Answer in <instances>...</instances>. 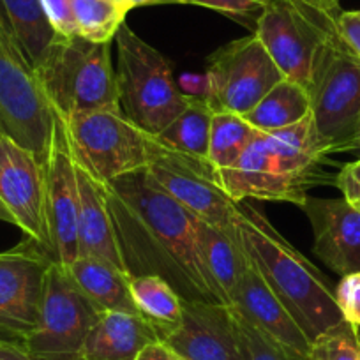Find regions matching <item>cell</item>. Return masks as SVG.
Wrapping results in <instances>:
<instances>
[{"label":"cell","mask_w":360,"mask_h":360,"mask_svg":"<svg viewBox=\"0 0 360 360\" xmlns=\"http://www.w3.org/2000/svg\"><path fill=\"white\" fill-rule=\"evenodd\" d=\"M106 200L131 278L159 276L184 300L223 304L200 258L196 216L166 195L145 169L108 182Z\"/></svg>","instance_id":"obj_1"},{"label":"cell","mask_w":360,"mask_h":360,"mask_svg":"<svg viewBox=\"0 0 360 360\" xmlns=\"http://www.w3.org/2000/svg\"><path fill=\"white\" fill-rule=\"evenodd\" d=\"M237 226L255 269L311 342L341 323L342 314L328 279L256 207L240 202Z\"/></svg>","instance_id":"obj_2"},{"label":"cell","mask_w":360,"mask_h":360,"mask_svg":"<svg viewBox=\"0 0 360 360\" xmlns=\"http://www.w3.org/2000/svg\"><path fill=\"white\" fill-rule=\"evenodd\" d=\"M110 46L112 43H94L82 36H57L36 68L44 98L55 113L69 117L120 106Z\"/></svg>","instance_id":"obj_3"},{"label":"cell","mask_w":360,"mask_h":360,"mask_svg":"<svg viewBox=\"0 0 360 360\" xmlns=\"http://www.w3.org/2000/svg\"><path fill=\"white\" fill-rule=\"evenodd\" d=\"M120 108L148 134H159L191 101L173 78L168 58L145 43L126 23L115 34Z\"/></svg>","instance_id":"obj_4"},{"label":"cell","mask_w":360,"mask_h":360,"mask_svg":"<svg viewBox=\"0 0 360 360\" xmlns=\"http://www.w3.org/2000/svg\"><path fill=\"white\" fill-rule=\"evenodd\" d=\"M335 11L309 0H270L252 34L283 76L309 89L321 51L338 36Z\"/></svg>","instance_id":"obj_5"},{"label":"cell","mask_w":360,"mask_h":360,"mask_svg":"<svg viewBox=\"0 0 360 360\" xmlns=\"http://www.w3.org/2000/svg\"><path fill=\"white\" fill-rule=\"evenodd\" d=\"M307 94L325 155L355 152L360 129V62L339 36L321 51Z\"/></svg>","instance_id":"obj_6"},{"label":"cell","mask_w":360,"mask_h":360,"mask_svg":"<svg viewBox=\"0 0 360 360\" xmlns=\"http://www.w3.org/2000/svg\"><path fill=\"white\" fill-rule=\"evenodd\" d=\"M76 165L108 184L147 165V134L120 106L62 117Z\"/></svg>","instance_id":"obj_7"},{"label":"cell","mask_w":360,"mask_h":360,"mask_svg":"<svg viewBox=\"0 0 360 360\" xmlns=\"http://www.w3.org/2000/svg\"><path fill=\"white\" fill-rule=\"evenodd\" d=\"M145 172L193 216L228 231H237L240 202L224 191L219 173L207 159L195 158L147 134Z\"/></svg>","instance_id":"obj_8"},{"label":"cell","mask_w":360,"mask_h":360,"mask_svg":"<svg viewBox=\"0 0 360 360\" xmlns=\"http://www.w3.org/2000/svg\"><path fill=\"white\" fill-rule=\"evenodd\" d=\"M0 133L46 162L53 133V110L36 71L0 18Z\"/></svg>","instance_id":"obj_9"},{"label":"cell","mask_w":360,"mask_h":360,"mask_svg":"<svg viewBox=\"0 0 360 360\" xmlns=\"http://www.w3.org/2000/svg\"><path fill=\"white\" fill-rule=\"evenodd\" d=\"M101 311L69 278L65 266L51 262L44 281L36 328L23 339L32 360H78L90 328Z\"/></svg>","instance_id":"obj_10"},{"label":"cell","mask_w":360,"mask_h":360,"mask_svg":"<svg viewBox=\"0 0 360 360\" xmlns=\"http://www.w3.org/2000/svg\"><path fill=\"white\" fill-rule=\"evenodd\" d=\"M283 78L262 41L251 34L214 51L207 64L202 98L214 112L244 117Z\"/></svg>","instance_id":"obj_11"},{"label":"cell","mask_w":360,"mask_h":360,"mask_svg":"<svg viewBox=\"0 0 360 360\" xmlns=\"http://www.w3.org/2000/svg\"><path fill=\"white\" fill-rule=\"evenodd\" d=\"M51 256L25 237L0 252V338L23 342L36 328Z\"/></svg>","instance_id":"obj_12"},{"label":"cell","mask_w":360,"mask_h":360,"mask_svg":"<svg viewBox=\"0 0 360 360\" xmlns=\"http://www.w3.org/2000/svg\"><path fill=\"white\" fill-rule=\"evenodd\" d=\"M46 173V226L50 256L68 266L78 258V179L64 120L53 112L51 145L44 162Z\"/></svg>","instance_id":"obj_13"},{"label":"cell","mask_w":360,"mask_h":360,"mask_svg":"<svg viewBox=\"0 0 360 360\" xmlns=\"http://www.w3.org/2000/svg\"><path fill=\"white\" fill-rule=\"evenodd\" d=\"M0 200L15 217V226L50 255L46 226L44 162L29 148L0 133Z\"/></svg>","instance_id":"obj_14"},{"label":"cell","mask_w":360,"mask_h":360,"mask_svg":"<svg viewBox=\"0 0 360 360\" xmlns=\"http://www.w3.org/2000/svg\"><path fill=\"white\" fill-rule=\"evenodd\" d=\"M224 191L235 202L266 200V202H290L302 207L307 198V188L281 168L274 152L266 141L265 133H256L240 158L231 166L217 169Z\"/></svg>","instance_id":"obj_15"},{"label":"cell","mask_w":360,"mask_h":360,"mask_svg":"<svg viewBox=\"0 0 360 360\" xmlns=\"http://www.w3.org/2000/svg\"><path fill=\"white\" fill-rule=\"evenodd\" d=\"M186 360H242L235 339L233 314L223 304L182 300V318L161 338Z\"/></svg>","instance_id":"obj_16"},{"label":"cell","mask_w":360,"mask_h":360,"mask_svg":"<svg viewBox=\"0 0 360 360\" xmlns=\"http://www.w3.org/2000/svg\"><path fill=\"white\" fill-rule=\"evenodd\" d=\"M230 309L262 332L269 341L279 346L290 359L307 360L311 348L309 338L263 281L251 259L242 276L240 285L231 297Z\"/></svg>","instance_id":"obj_17"},{"label":"cell","mask_w":360,"mask_h":360,"mask_svg":"<svg viewBox=\"0 0 360 360\" xmlns=\"http://www.w3.org/2000/svg\"><path fill=\"white\" fill-rule=\"evenodd\" d=\"M300 209L313 228V251L335 274L360 272V210L345 198L307 195Z\"/></svg>","instance_id":"obj_18"},{"label":"cell","mask_w":360,"mask_h":360,"mask_svg":"<svg viewBox=\"0 0 360 360\" xmlns=\"http://www.w3.org/2000/svg\"><path fill=\"white\" fill-rule=\"evenodd\" d=\"M76 179L79 195L78 256H96L126 270L106 200V184L99 182L78 165Z\"/></svg>","instance_id":"obj_19"},{"label":"cell","mask_w":360,"mask_h":360,"mask_svg":"<svg viewBox=\"0 0 360 360\" xmlns=\"http://www.w3.org/2000/svg\"><path fill=\"white\" fill-rule=\"evenodd\" d=\"M159 334L141 314L103 311L90 328L78 360H136Z\"/></svg>","instance_id":"obj_20"},{"label":"cell","mask_w":360,"mask_h":360,"mask_svg":"<svg viewBox=\"0 0 360 360\" xmlns=\"http://www.w3.org/2000/svg\"><path fill=\"white\" fill-rule=\"evenodd\" d=\"M195 237L205 272L221 302L230 307L231 297L240 285L249 256L237 231H228L196 217Z\"/></svg>","instance_id":"obj_21"},{"label":"cell","mask_w":360,"mask_h":360,"mask_svg":"<svg viewBox=\"0 0 360 360\" xmlns=\"http://www.w3.org/2000/svg\"><path fill=\"white\" fill-rule=\"evenodd\" d=\"M65 270L79 292L101 313L120 311L140 314L131 297V276L120 266L96 256H78Z\"/></svg>","instance_id":"obj_22"},{"label":"cell","mask_w":360,"mask_h":360,"mask_svg":"<svg viewBox=\"0 0 360 360\" xmlns=\"http://www.w3.org/2000/svg\"><path fill=\"white\" fill-rule=\"evenodd\" d=\"M265 136L281 168L302 180L304 184H313L314 172L323 161L325 152L318 140L311 113L292 126L265 133Z\"/></svg>","instance_id":"obj_23"},{"label":"cell","mask_w":360,"mask_h":360,"mask_svg":"<svg viewBox=\"0 0 360 360\" xmlns=\"http://www.w3.org/2000/svg\"><path fill=\"white\" fill-rule=\"evenodd\" d=\"M0 18L36 71L58 34L51 27L41 0H0Z\"/></svg>","instance_id":"obj_24"},{"label":"cell","mask_w":360,"mask_h":360,"mask_svg":"<svg viewBox=\"0 0 360 360\" xmlns=\"http://www.w3.org/2000/svg\"><path fill=\"white\" fill-rule=\"evenodd\" d=\"M311 113L307 90L297 82L283 78L245 113L244 119L259 133H272L299 122Z\"/></svg>","instance_id":"obj_25"},{"label":"cell","mask_w":360,"mask_h":360,"mask_svg":"<svg viewBox=\"0 0 360 360\" xmlns=\"http://www.w3.org/2000/svg\"><path fill=\"white\" fill-rule=\"evenodd\" d=\"M129 286L138 313L154 325L161 341L165 332L180 323L184 299L159 276H136Z\"/></svg>","instance_id":"obj_26"},{"label":"cell","mask_w":360,"mask_h":360,"mask_svg":"<svg viewBox=\"0 0 360 360\" xmlns=\"http://www.w3.org/2000/svg\"><path fill=\"white\" fill-rule=\"evenodd\" d=\"M214 110L207 105L203 98L191 96V101L175 120L166 126L161 133L155 134L162 143L186 152L195 158L207 159L209 154L210 126H212ZM209 161V159H207Z\"/></svg>","instance_id":"obj_27"},{"label":"cell","mask_w":360,"mask_h":360,"mask_svg":"<svg viewBox=\"0 0 360 360\" xmlns=\"http://www.w3.org/2000/svg\"><path fill=\"white\" fill-rule=\"evenodd\" d=\"M256 133L258 131L242 115L230 112H214L207 159L216 169L228 168L240 158Z\"/></svg>","instance_id":"obj_28"},{"label":"cell","mask_w":360,"mask_h":360,"mask_svg":"<svg viewBox=\"0 0 360 360\" xmlns=\"http://www.w3.org/2000/svg\"><path fill=\"white\" fill-rule=\"evenodd\" d=\"M76 34L94 43H112L126 23V8L119 0H71Z\"/></svg>","instance_id":"obj_29"},{"label":"cell","mask_w":360,"mask_h":360,"mask_svg":"<svg viewBox=\"0 0 360 360\" xmlns=\"http://www.w3.org/2000/svg\"><path fill=\"white\" fill-rule=\"evenodd\" d=\"M307 360H360L359 327L342 320L311 342Z\"/></svg>","instance_id":"obj_30"},{"label":"cell","mask_w":360,"mask_h":360,"mask_svg":"<svg viewBox=\"0 0 360 360\" xmlns=\"http://www.w3.org/2000/svg\"><path fill=\"white\" fill-rule=\"evenodd\" d=\"M231 314H233L235 339L242 360H293L279 346L269 341L262 332L249 325L244 318L238 316L233 309Z\"/></svg>","instance_id":"obj_31"},{"label":"cell","mask_w":360,"mask_h":360,"mask_svg":"<svg viewBox=\"0 0 360 360\" xmlns=\"http://www.w3.org/2000/svg\"><path fill=\"white\" fill-rule=\"evenodd\" d=\"M182 4L214 9L242 23H252V30H255L256 20L270 4V0H182Z\"/></svg>","instance_id":"obj_32"},{"label":"cell","mask_w":360,"mask_h":360,"mask_svg":"<svg viewBox=\"0 0 360 360\" xmlns=\"http://www.w3.org/2000/svg\"><path fill=\"white\" fill-rule=\"evenodd\" d=\"M334 297L342 320L360 327V272L342 276L335 286Z\"/></svg>","instance_id":"obj_33"},{"label":"cell","mask_w":360,"mask_h":360,"mask_svg":"<svg viewBox=\"0 0 360 360\" xmlns=\"http://www.w3.org/2000/svg\"><path fill=\"white\" fill-rule=\"evenodd\" d=\"M44 13L58 36H78L71 0H41Z\"/></svg>","instance_id":"obj_34"},{"label":"cell","mask_w":360,"mask_h":360,"mask_svg":"<svg viewBox=\"0 0 360 360\" xmlns=\"http://www.w3.org/2000/svg\"><path fill=\"white\" fill-rule=\"evenodd\" d=\"M335 30L349 53L360 62V9L335 13Z\"/></svg>","instance_id":"obj_35"},{"label":"cell","mask_w":360,"mask_h":360,"mask_svg":"<svg viewBox=\"0 0 360 360\" xmlns=\"http://www.w3.org/2000/svg\"><path fill=\"white\" fill-rule=\"evenodd\" d=\"M335 186L342 193V198L353 209L360 210V159L342 166L335 176Z\"/></svg>","instance_id":"obj_36"},{"label":"cell","mask_w":360,"mask_h":360,"mask_svg":"<svg viewBox=\"0 0 360 360\" xmlns=\"http://www.w3.org/2000/svg\"><path fill=\"white\" fill-rule=\"evenodd\" d=\"M136 360H186V359H182L179 353H175L172 348H168L162 341H155L152 342V345H148L147 348L136 356Z\"/></svg>","instance_id":"obj_37"},{"label":"cell","mask_w":360,"mask_h":360,"mask_svg":"<svg viewBox=\"0 0 360 360\" xmlns=\"http://www.w3.org/2000/svg\"><path fill=\"white\" fill-rule=\"evenodd\" d=\"M0 360H32L22 342L0 341Z\"/></svg>","instance_id":"obj_38"},{"label":"cell","mask_w":360,"mask_h":360,"mask_svg":"<svg viewBox=\"0 0 360 360\" xmlns=\"http://www.w3.org/2000/svg\"><path fill=\"white\" fill-rule=\"evenodd\" d=\"M155 4H182V0H124L127 13L134 8H141V6H155Z\"/></svg>","instance_id":"obj_39"},{"label":"cell","mask_w":360,"mask_h":360,"mask_svg":"<svg viewBox=\"0 0 360 360\" xmlns=\"http://www.w3.org/2000/svg\"><path fill=\"white\" fill-rule=\"evenodd\" d=\"M309 2H313V4L320 6L323 9H328V11H335V9H339V2L341 0H309Z\"/></svg>","instance_id":"obj_40"},{"label":"cell","mask_w":360,"mask_h":360,"mask_svg":"<svg viewBox=\"0 0 360 360\" xmlns=\"http://www.w3.org/2000/svg\"><path fill=\"white\" fill-rule=\"evenodd\" d=\"M0 221H4V223H11L15 224V217L11 216V212L8 210V207L2 203V200H0Z\"/></svg>","instance_id":"obj_41"},{"label":"cell","mask_w":360,"mask_h":360,"mask_svg":"<svg viewBox=\"0 0 360 360\" xmlns=\"http://www.w3.org/2000/svg\"><path fill=\"white\" fill-rule=\"evenodd\" d=\"M355 150H360V129H359V136H356V143H355Z\"/></svg>","instance_id":"obj_42"},{"label":"cell","mask_w":360,"mask_h":360,"mask_svg":"<svg viewBox=\"0 0 360 360\" xmlns=\"http://www.w3.org/2000/svg\"><path fill=\"white\" fill-rule=\"evenodd\" d=\"M119 2H122V4H124V0H119ZM124 8H126V6H124ZM126 11H127V9H126Z\"/></svg>","instance_id":"obj_43"},{"label":"cell","mask_w":360,"mask_h":360,"mask_svg":"<svg viewBox=\"0 0 360 360\" xmlns=\"http://www.w3.org/2000/svg\"><path fill=\"white\" fill-rule=\"evenodd\" d=\"M0 341H6V339H2V338H0Z\"/></svg>","instance_id":"obj_44"}]
</instances>
